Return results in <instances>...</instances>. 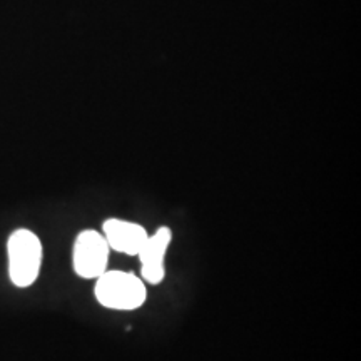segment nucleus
<instances>
[{
  "label": "nucleus",
  "instance_id": "nucleus-1",
  "mask_svg": "<svg viewBox=\"0 0 361 361\" xmlns=\"http://www.w3.org/2000/svg\"><path fill=\"white\" fill-rule=\"evenodd\" d=\"M94 295L97 303L104 308L134 311L146 303L147 288L142 278L129 271L107 269L96 279Z\"/></svg>",
  "mask_w": 361,
  "mask_h": 361
},
{
  "label": "nucleus",
  "instance_id": "nucleus-3",
  "mask_svg": "<svg viewBox=\"0 0 361 361\" xmlns=\"http://www.w3.org/2000/svg\"><path fill=\"white\" fill-rule=\"evenodd\" d=\"M111 247L102 233L84 229L78 234L72 247V266L75 274L84 279H97L109 264Z\"/></svg>",
  "mask_w": 361,
  "mask_h": 361
},
{
  "label": "nucleus",
  "instance_id": "nucleus-4",
  "mask_svg": "<svg viewBox=\"0 0 361 361\" xmlns=\"http://www.w3.org/2000/svg\"><path fill=\"white\" fill-rule=\"evenodd\" d=\"M173 241V231L168 226H161L154 234H149L146 243L137 252L141 263V278L147 284H161L166 278V252Z\"/></svg>",
  "mask_w": 361,
  "mask_h": 361
},
{
  "label": "nucleus",
  "instance_id": "nucleus-2",
  "mask_svg": "<svg viewBox=\"0 0 361 361\" xmlns=\"http://www.w3.org/2000/svg\"><path fill=\"white\" fill-rule=\"evenodd\" d=\"M8 274L17 288H29L35 283L42 266V243L29 229H17L7 243Z\"/></svg>",
  "mask_w": 361,
  "mask_h": 361
},
{
  "label": "nucleus",
  "instance_id": "nucleus-5",
  "mask_svg": "<svg viewBox=\"0 0 361 361\" xmlns=\"http://www.w3.org/2000/svg\"><path fill=\"white\" fill-rule=\"evenodd\" d=\"M102 234L111 251L128 256H137V252L141 251V247L149 236L147 229L142 224L117 218H109L104 221Z\"/></svg>",
  "mask_w": 361,
  "mask_h": 361
}]
</instances>
